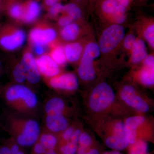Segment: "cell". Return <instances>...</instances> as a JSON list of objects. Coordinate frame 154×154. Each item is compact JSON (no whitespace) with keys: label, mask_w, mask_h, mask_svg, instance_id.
Returning a JSON list of instances; mask_svg holds the SVG:
<instances>
[{"label":"cell","mask_w":154,"mask_h":154,"mask_svg":"<svg viewBox=\"0 0 154 154\" xmlns=\"http://www.w3.org/2000/svg\"><path fill=\"white\" fill-rule=\"evenodd\" d=\"M2 127L21 147L33 146L40 134L39 124L35 119L6 113Z\"/></svg>","instance_id":"obj_1"},{"label":"cell","mask_w":154,"mask_h":154,"mask_svg":"<svg viewBox=\"0 0 154 154\" xmlns=\"http://www.w3.org/2000/svg\"><path fill=\"white\" fill-rule=\"evenodd\" d=\"M0 96L7 105L21 113L32 112L37 107L38 99L30 88L15 83L0 88Z\"/></svg>","instance_id":"obj_2"},{"label":"cell","mask_w":154,"mask_h":154,"mask_svg":"<svg viewBox=\"0 0 154 154\" xmlns=\"http://www.w3.org/2000/svg\"><path fill=\"white\" fill-rule=\"evenodd\" d=\"M26 36L24 30L12 24L0 27V48L8 51H14L25 42Z\"/></svg>","instance_id":"obj_3"},{"label":"cell","mask_w":154,"mask_h":154,"mask_svg":"<svg viewBox=\"0 0 154 154\" xmlns=\"http://www.w3.org/2000/svg\"><path fill=\"white\" fill-rule=\"evenodd\" d=\"M100 51L99 45L95 42H90L86 45L78 68L79 75L82 80L91 81L95 78L96 72L93 62L99 57Z\"/></svg>","instance_id":"obj_4"},{"label":"cell","mask_w":154,"mask_h":154,"mask_svg":"<svg viewBox=\"0 0 154 154\" xmlns=\"http://www.w3.org/2000/svg\"><path fill=\"white\" fill-rule=\"evenodd\" d=\"M115 94L107 83H100L95 87L91 94L90 105L92 110L99 112L105 110L113 102Z\"/></svg>","instance_id":"obj_5"},{"label":"cell","mask_w":154,"mask_h":154,"mask_svg":"<svg viewBox=\"0 0 154 154\" xmlns=\"http://www.w3.org/2000/svg\"><path fill=\"white\" fill-rule=\"evenodd\" d=\"M56 30L49 23L39 22L32 28L28 35L30 45H48L57 40Z\"/></svg>","instance_id":"obj_6"},{"label":"cell","mask_w":154,"mask_h":154,"mask_svg":"<svg viewBox=\"0 0 154 154\" xmlns=\"http://www.w3.org/2000/svg\"><path fill=\"white\" fill-rule=\"evenodd\" d=\"M125 35L124 28L118 24L112 25L102 33L99 41V47L103 53L113 50L122 41Z\"/></svg>","instance_id":"obj_7"},{"label":"cell","mask_w":154,"mask_h":154,"mask_svg":"<svg viewBox=\"0 0 154 154\" xmlns=\"http://www.w3.org/2000/svg\"><path fill=\"white\" fill-rule=\"evenodd\" d=\"M21 63L25 70L26 82L31 85L37 84L40 81L41 75L36 65L35 57L30 47L24 51Z\"/></svg>","instance_id":"obj_8"},{"label":"cell","mask_w":154,"mask_h":154,"mask_svg":"<svg viewBox=\"0 0 154 154\" xmlns=\"http://www.w3.org/2000/svg\"><path fill=\"white\" fill-rule=\"evenodd\" d=\"M46 82L49 87L56 90L74 91L79 85L78 78L75 75L72 73L58 75L46 79Z\"/></svg>","instance_id":"obj_9"},{"label":"cell","mask_w":154,"mask_h":154,"mask_svg":"<svg viewBox=\"0 0 154 154\" xmlns=\"http://www.w3.org/2000/svg\"><path fill=\"white\" fill-rule=\"evenodd\" d=\"M35 60L40 75L46 79L60 73V66L54 61L48 53L37 56Z\"/></svg>","instance_id":"obj_10"},{"label":"cell","mask_w":154,"mask_h":154,"mask_svg":"<svg viewBox=\"0 0 154 154\" xmlns=\"http://www.w3.org/2000/svg\"><path fill=\"white\" fill-rule=\"evenodd\" d=\"M121 97L126 104L139 111L146 112L149 110V105L140 97L136 95L134 88L132 86H124L121 92Z\"/></svg>","instance_id":"obj_11"},{"label":"cell","mask_w":154,"mask_h":154,"mask_svg":"<svg viewBox=\"0 0 154 154\" xmlns=\"http://www.w3.org/2000/svg\"><path fill=\"white\" fill-rule=\"evenodd\" d=\"M23 5L24 12L22 22L26 24H31L36 21L41 14V7L37 2L33 0H28Z\"/></svg>","instance_id":"obj_12"},{"label":"cell","mask_w":154,"mask_h":154,"mask_svg":"<svg viewBox=\"0 0 154 154\" xmlns=\"http://www.w3.org/2000/svg\"><path fill=\"white\" fill-rule=\"evenodd\" d=\"M45 125L48 131L57 133L66 129L68 126V122L63 114L46 115Z\"/></svg>","instance_id":"obj_13"},{"label":"cell","mask_w":154,"mask_h":154,"mask_svg":"<svg viewBox=\"0 0 154 154\" xmlns=\"http://www.w3.org/2000/svg\"><path fill=\"white\" fill-rule=\"evenodd\" d=\"M145 118L142 116H134L129 117L125 121L126 138L129 143H134L136 138V130L143 123Z\"/></svg>","instance_id":"obj_14"},{"label":"cell","mask_w":154,"mask_h":154,"mask_svg":"<svg viewBox=\"0 0 154 154\" xmlns=\"http://www.w3.org/2000/svg\"><path fill=\"white\" fill-rule=\"evenodd\" d=\"M48 54L58 65L63 66L67 62L63 46L59 44L55 40L48 45Z\"/></svg>","instance_id":"obj_15"},{"label":"cell","mask_w":154,"mask_h":154,"mask_svg":"<svg viewBox=\"0 0 154 154\" xmlns=\"http://www.w3.org/2000/svg\"><path fill=\"white\" fill-rule=\"evenodd\" d=\"M65 103L58 97H53L48 100L45 105L44 110L46 115L63 114Z\"/></svg>","instance_id":"obj_16"},{"label":"cell","mask_w":154,"mask_h":154,"mask_svg":"<svg viewBox=\"0 0 154 154\" xmlns=\"http://www.w3.org/2000/svg\"><path fill=\"white\" fill-rule=\"evenodd\" d=\"M64 50L67 60L74 63L80 58L82 52L83 47L79 42H71L66 45Z\"/></svg>","instance_id":"obj_17"},{"label":"cell","mask_w":154,"mask_h":154,"mask_svg":"<svg viewBox=\"0 0 154 154\" xmlns=\"http://www.w3.org/2000/svg\"><path fill=\"white\" fill-rule=\"evenodd\" d=\"M131 50V60L134 63L140 62L147 56L145 43L143 40L140 38L136 39Z\"/></svg>","instance_id":"obj_18"},{"label":"cell","mask_w":154,"mask_h":154,"mask_svg":"<svg viewBox=\"0 0 154 154\" xmlns=\"http://www.w3.org/2000/svg\"><path fill=\"white\" fill-rule=\"evenodd\" d=\"M80 28L75 23L71 24L62 28L60 31L61 37L66 41H72L75 40L79 34Z\"/></svg>","instance_id":"obj_19"},{"label":"cell","mask_w":154,"mask_h":154,"mask_svg":"<svg viewBox=\"0 0 154 154\" xmlns=\"http://www.w3.org/2000/svg\"><path fill=\"white\" fill-rule=\"evenodd\" d=\"M11 68V76L16 83L23 84L26 82L25 70L21 61H14Z\"/></svg>","instance_id":"obj_20"},{"label":"cell","mask_w":154,"mask_h":154,"mask_svg":"<svg viewBox=\"0 0 154 154\" xmlns=\"http://www.w3.org/2000/svg\"><path fill=\"white\" fill-rule=\"evenodd\" d=\"M102 9L105 14L114 16L125 13V7L120 5L116 0H105L102 4Z\"/></svg>","instance_id":"obj_21"},{"label":"cell","mask_w":154,"mask_h":154,"mask_svg":"<svg viewBox=\"0 0 154 154\" xmlns=\"http://www.w3.org/2000/svg\"><path fill=\"white\" fill-rule=\"evenodd\" d=\"M37 141L46 149H55L57 145V137L52 133L49 131H45L39 135Z\"/></svg>","instance_id":"obj_22"},{"label":"cell","mask_w":154,"mask_h":154,"mask_svg":"<svg viewBox=\"0 0 154 154\" xmlns=\"http://www.w3.org/2000/svg\"><path fill=\"white\" fill-rule=\"evenodd\" d=\"M105 143L108 147L116 150L124 149L129 144L126 138L115 135L107 137L105 140Z\"/></svg>","instance_id":"obj_23"},{"label":"cell","mask_w":154,"mask_h":154,"mask_svg":"<svg viewBox=\"0 0 154 154\" xmlns=\"http://www.w3.org/2000/svg\"><path fill=\"white\" fill-rule=\"evenodd\" d=\"M8 14L11 19L17 22H22L24 8L22 3L14 2L9 5L6 8Z\"/></svg>","instance_id":"obj_24"},{"label":"cell","mask_w":154,"mask_h":154,"mask_svg":"<svg viewBox=\"0 0 154 154\" xmlns=\"http://www.w3.org/2000/svg\"><path fill=\"white\" fill-rule=\"evenodd\" d=\"M154 66H145L140 74L142 82L146 85H152L154 84Z\"/></svg>","instance_id":"obj_25"},{"label":"cell","mask_w":154,"mask_h":154,"mask_svg":"<svg viewBox=\"0 0 154 154\" xmlns=\"http://www.w3.org/2000/svg\"><path fill=\"white\" fill-rule=\"evenodd\" d=\"M63 12H65L73 21L79 19L82 16L81 9L74 3H69L64 6Z\"/></svg>","instance_id":"obj_26"},{"label":"cell","mask_w":154,"mask_h":154,"mask_svg":"<svg viewBox=\"0 0 154 154\" xmlns=\"http://www.w3.org/2000/svg\"><path fill=\"white\" fill-rule=\"evenodd\" d=\"M148 146L146 142L142 140L136 141L133 144L130 150V154H148Z\"/></svg>","instance_id":"obj_27"},{"label":"cell","mask_w":154,"mask_h":154,"mask_svg":"<svg viewBox=\"0 0 154 154\" xmlns=\"http://www.w3.org/2000/svg\"><path fill=\"white\" fill-rule=\"evenodd\" d=\"M77 150V144L69 141L62 146L60 151L62 154H75Z\"/></svg>","instance_id":"obj_28"},{"label":"cell","mask_w":154,"mask_h":154,"mask_svg":"<svg viewBox=\"0 0 154 154\" xmlns=\"http://www.w3.org/2000/svg\"><path fill=\"white\" fill-rule=\"evenodd\" d=\"M144 36L149 44L153 48L154 47V25L152 24L146 28Z\"/></svg>","instance_id":"obj_29"},{"label":"cell","mask_w":154,"mask_h":154,"mask_svg":"<svg viewBox=\"0 0 154 154\" xmlns=\"http://www.w3.org/2000/svg\"><path fill=\"white\" fill-rule=\"evenodd\" d=\"M63 5L60 3H57L49 8L48 12V17L51 19H54L60 13L63 12Z\"/></svg>","instance_id":"obj_30"},{"label":"cell","mask_w":154,"mask_h":154,"mask_svg":"<svg viewBox=\"0 0 154 154\" xmlns=\"http://www.w3.org/2000/svg\"><path fill=\"white\" fill-rule=\"evenodd\" d=\"M5 143L8 146L11 151V154H16L21 150V146L12 137L6 140Z\"/></svg>","instance_id":"obj_31"},{"label":"cell","mask_w":154,"mask_h":154,"mask_svg":"<svg viewBox=\"0 0 154 154\" xmlns=\"http://www.w3.org/2000/svg\"><path fill=\"white\" fill-rule=\"evenodd\" d=\"M114 132L115 135L126 138V129L123 122H119L115 125Z\"/></svg>","instance_id":"obj_32"},{"label":"cell","mask_w":154,"mask_h":154,"mask_svg":"<svg viewBox=\"0 0 154 154\" xmlns=\"http://www.w3.org/2000/svg\"><path fill=\"white\" fill-rule=\"evenodd\" d=\"M79 142L80 144V146L88 147L91 146L92 143V139L88 134L83 133L80 134Z\"/></svg>","instance_id":"obj_33"},{"label":"cell","mask_w":154,"mask_h":154,"mask_svg":"<svg viewBox=\"0 0 154 154\" xmlns=\"http://www.w3.org/2000/svg\"><path fill=\"white\" fill-rule=\"evenodd\" d=\"M30 48L31 50L33 51L34 53L37 56L42 55L46 53L48 48L49 49L48 45H30Z\"/></svg>","instance_id":"obj_34"},{"label":"cell","mask_w":154,"mask_h":154,"mask_svg":"<svg viewBox=\"0 0 154 154\" xmlns=\"http://www.w3.org/2000/svg\"><path fill=\"white\" fill-rule=\"evenodd\" d=\"M136 39L134 35L132 34H129L127 35L125 38L124 45L125 48L128 50L132 49L135 42Z\"/></svg>","instance_id":"obj_35"},{"label":"cell","mask_w":154,"mask_h":154,"mask_svg":"<svg viewBox=\"0 0 154 154\" xmlns=\"http://www.w3.org/2000/svg\"><path fill=\"white\" fill-rule=\"evenodd\" d=\"M73 22V21L70 17L66 15V16L60 17L58 19L57 21V24L59 26L63 28L67 26L69 24H71Z\"/></svg>","instance_id":"obj_36"},{"label":"cell","mask_w":154,"mask_h":154,"mask_svg":"<svg viewBox=\"0 0 154 154\" xmlns=\"http://www.w3.org/2000/svg\"><path fill=\"white\" fill-rule=\"evenodd\" d=\"M46 151V149L41 144L37 141L33 145L31 154H45Z\"/></svg>","instance_id":"obj_37"},{"label":"cell","mask_w":154,"mask_h":154,"mask_svg":"<svg viewBox=\"0 0 154 154\" xmlns=\"http://www.w3.org/2000/svg\"><path fill=\"white\" fill-rule=\"evenodd\" d=\"M74 131V130L73 128L72 127L67 128L64 131L62 136L63 140L68 142L70 140L71 138L72 137Z\"/></svg>","instance_id":"obj_38"},{"label":"cell","mask_w":154,"mask_h":154,"mask_svg":"<svg viewBox=\"0 0 154 154\" xmlns=\"http://www.w3.org/2000/svg\"><path fill=\"white\" fill-rule=\"evenodd\" d=\"M81 134V131L80 129H76L74 130L73 134L72 135V137L71 138L70 142L72 143L77 144L79 143V139L80 134Z\"/></svg>","instance_id":"obj_39"},{"label":"cell","mask_w":154,"mask_h":154,"mask_svg":"<svg viewBox=\"0 0 154 154\" xmlns=\"http://www.w3.org/2000/svg\"><path fill=\"white\" fill-rule=\"evenodd\" d=\"M113 17L114 21L117 24H122L123 23L125 20V13L116 14L113 16Z\"/></svg>","instance_id":"obj_40"},{"label":"cell","mask_w":154,"mask_h":154,"mask_svg":"<svg viewBox=\"0 0 154 154\" xmlns=\"http://www.w3.org/2000/svg\"><path fill=\"white\" fill-rule=\"evenodd\" d=\"M143 60L145 66H154V58L153 56H148Z\"/></svg>","instance_id":"obj_41"},{"label":"cell","mask_w":154,"mask_h":154,"mask_svg":"<svg viewBox=\"0 0 154 154\" xmlns=\"http://www.w3.org/2000/svg\"><path fill=\"white\" fill-rule=\"evenodd\" d=\"M0 154H11L8 146L5 143L0 145Z\"/></svg>","instance_id":"obj_42"},{"label":"cell","mask_w":154,"mask_h":154,"mask_svg":"<svg viewBox=\"0 0 154 154\" xmlns=\"http://www.w3.org/2000/svg\"><path fill=\"white\" fill-rule=\"evenodd\" d=\"M58 2V0H45L44 4L46 8H49L51 6L57 4Z\"/></svg>","instance_id":"obj_43"},{"label":"cell","mask_w":154,"mask_h":154,"mask_svg":"<svg viewBox=\"0 0 154 154\" xmlns=\"http://www.w3.org/2000/svg\"><path fill=\"white\" fill-rule=\"evenodd\" d=\"M87 148L84 146H80L78 150V154H85L87 152Z\"/></svg>","instance_id":"obj_44"},{"label":"cell","mask_w":154,"mask_h":154,"mask_svg":"<svg viewBox=\"0 0 154 154\" xmlns=\"http://www.w3.org/2000/svg\"><path fill=\"white\" fill-rule=\"evenodd\" d=\"M120 5H122L124 7H126L129 4V0H116Z\"/></svg>","instance_id":"obj_45"},{"label":"cell","mask_w":154,"mask_h":154,"mask_svg":"<svg viewBox=\"0 0 154 154\" xmlns=\"http://www.w3.org/2000/svg\"><path fill=\"white\" fill-rule=\"evenodd\" d=\"M85 154H99V151L96 149H92Z\"/></svg>","instance_id":"obj_46"},{"label":"cell","mask_w":154,"mask_h":154,"mask_svg":"<svg viewBox=\"0 0 154 154\" xmlns=\"http://www.w3.org/2000/svg\"><path fill=\"white\" fill-rule=\"evenodd\" d=\"M45 154H57V153L55 149H52L46 150Z\"/></svg>","instance_id":"obj_47"},{"label":"cell","mask_w":154,"mask_h":154,"mask_svg":"<svg viewBox=\"0 0 154 154\" xmlns=\"http://www.w3.org/2000/svg\"><path fill=\"white\" fill-rule=\"evenodd\" d=\"M16 0H4L5 6L7 8L9 5H11L12 3L15 2Z\"/></svg>","instance_id":"obj_48"},{"label":"cell","mask_w":154,"mask_h":154,"mask_svg":"<svg viewBox=\"0 0 154 154\" xmlns=\"http://www.w3.org/2000/svg\"><path fill=\"white\" fill-rule=\"evenodd\" d=\"M103 154H122L121 153L117 151H113L106 152Z\"/></svg>","instance_id":"obj_49"},{"label":"cell","mask_w":154,"mask_h":154,"mask_svg":"<svg viewBox=\"0 0 154 154\" xmlns=\"http://www.w3.org/2000/svg\"><path fill=\"white\" fill-rule=\"evenodd\" d=\"M15 154H25V152L23 151L22 150H20V151H19L18 152H17V153Z\"/></svg>","instance_id":"obj_50"},{"label":"cell","mask_w":154,"mask_h":154,"mask_svg":"<svg viewBox=\"0 0 154 154\" xmlns=\"http://www.w3.org/2000/svg\"><path fill=\"white\" fill-rule=\"evenodd\" d=\"M1 64H0V73H1Z\"/></svg>","instance_id":"obj_51"},{"label":"cell","mask_w":154,"mask_h":154,"mask_svg":"<svg viewBox=\"0 0 154 154\" xmlns=\"http://www.w3.org/2000/svg\"><path fill=\"white\" fill-rule=\"evenodd\" d=\"M1 0H0V8H1Z\"/></svg>","instance_id":"obj_52"},{"label":"cell","mask_w":154,"mask_h":154,"mask_svg":"<svg viewBox=\"0 0 154 154\" xmlns=\"http://www.w3.org/2000/svg\"><path fill=\"white\" fill-rule=\"evenodd\" d=\"M77 1H80V0H77Z\"/></svg>","instance_id":"obj_53"}]
</instances>
